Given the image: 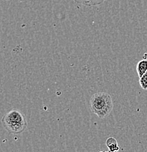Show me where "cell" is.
Returning a JSON list of instances; mask_svg holds the SVG:
<instances>
[{"instance_id": "6da1fadb", "label": "cell", "mask_w": 147, "mask_h": 152, "mask_svg": "<svg viewBox=\"0 0 147 152\" xmlns=\"http://www.w3.org/2000/svg\"><path fill=\"white\" fill-rule=\"evenodd\" d=\"M89 104L91 112L99 118L108 117L113 108V99L106 92H97L93 94L90 99Z\"/></svg>"}, {"instance_id": "7a4b0ae2", "label": "cell", "mask_w": 147, "mask_h": 152, "mask_svg": "<svg viewBox=\"0 0 147 152\" xmlns=\"http://www.w3.org/2000/svg\"><path fill=\"white\" fill-rule=\"evenodd\" d=\"M3 126L8 132L13 134H19L26 130L27 127V124L13 122V121H8L1 120Z\"/></svg>"}, {"instance_id": "3957f363", "label": "cell", "mask_w": 147, "mask_h": 152, "mask_svg": "<svg viewBox=\"0 0 147 152\" xmlns=\"http://www.w3.org/2000/svg\"><path fill=\"white\" fill-rule=\"evenodd\" d=\"M4 121H13V122H20L27 124L24 115L18 110H11L3 116L2 119Z\"/></svg>"}, {"instance_id": "277c9868", "label": "cell", "mask_w": 147, "mask_h": 152, "mask_svg": "<svg viewBox=\"0 0 147 152\" xmlns=\"http://www.w3.org/2000/svg\"><path fill=\"white\" fill-rule=\"evenodd\" d=\"M105 143H106V146L108 147L109 151L115 152L119 150V146H118L117 140L114 137H108L106 140Z\"/></svg>"}, {"instance_id": "5b68a950", "label": "cell", "mask_w": 147, "mask_h": 152, "mask_svg": "<svg viewBox=\"0 0 147 152\" xmlns=\"http://www.w3.org/2000/svg\"><path fill=\"white\" fill-rule=\"evenodd\" d=\"M136 70L137 72V75H138L139 77H141L142 75L144 73H146L147 71V59L144 58V59H142L137 63L136 66Z\"/></svg>"}, {"instance_id": "8992f818", "label": "cell", "mask_w": 147, "mask_h": 152, "mask_svg": "<svg viewBox=\"0 0 147 152\" xmlns=\"http://www.w3.org/2000/svg\"><path fill=\"white\" fill-rule=\"evenodd\" d=\"M78 4L86 6H97L102 4L105 0H73Z\"/></svg>"}, {"instance_id": "52a82bcc", "label": "cell", "mask_w": 147, "mask_h": 152, "mask_svg": "<svg viewBox=\"0 0 147 152\" xmlns=\"http://www.w3.org/2000/svg\"><path fill=\"white\" fill-rule=\"evenodd\" d=\"M139 83L141 88L144 90H147V71L146 73L143 74L139 80Z\"/></svg>"}]
</instances>
